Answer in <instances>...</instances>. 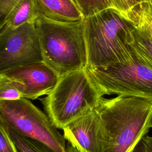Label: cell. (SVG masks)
<instances>
[{
    "label": "cell",
    "mask_w": 152,
    "mask_h": 152,
    "mask_svg": "<svg viewBox=\"0 0 152 152\" xmlns=\"http://www.w3.org/2000/svg\"><path fill=\"white\" fill-rule=\"evenodd\" d=\"M37 18L36 0H20L7 16L0 31L14 29L24 24L35 22Z\"/></svg>",
    "instance_id": "cell-11"
},
{
    "label": "cell",
    "mask_w": 152,
    "mask_h": 152,
    "mask_svg": "<svg viewBox=\"0 0 152 152\" xmlns=\"http://www.w3.org/2000/svg\"><path fill=\"white\" fill-rule=\"evenodd\" d=\"M35 26L43 60L59 76L87 67L83 20L62 23L37 17Z\"/></svg>",
    "instance_id": "cell-3"
},
{
    "label": "cell",
    "mask_w": 152,
    "mask_h": 152,
    "mask_svg": "<svg viewBox=\"0 0 152 152\" xmlns=\"http://www.w3.org/2000/svg\"><path fill=\"white\" fill-rule=\"evenodd\" d=\"M42 61L35 22L0 31V75L20 66Z\"/></svg>",
    "instance_id": "cell-7"
},
{
    "label": "cell",
    "mask_w": 152,
    "mask_h": 152,
    "mask_svg": "<svg viewBox=\"0 0 152 152\" xmlns=\"http://www.w3.org/2000/svg\"><path fill=\"white\" fill-rule=\"evenodd\" d=\"M100 97L84 68L60 76L52 91L40 100L52 124L62 130L86 113Z\"/></svg>",
    "instance_id": "cell-4"
},
{
    "label": "cell",
    "mask_w": 152,
    "mask_h": 152,
    "mask_svg": "<svg viewBox=\"0 0 152 152\" xmlns=\"http://www.w3.org/2000/svg\"><path fill=\"white\" fill-rule=\"evenodd\" d=\"M114 8L122 15L129 11L136 4L137 0H112Z\"/></svg>",
    "instance_id": "cell-18"
},
{
    "label": "cell",
    "mask_w": 152,
    "mask_h": 152,
    "mask_svg": "<svg viewBox=\"0 0 152 152\" xmlns=\"http://www.w3.org/2000/svg\"><path fill=\"white\" fill-rule=\"evenodd\" d=\"M95 107L100 152H132L152 128V103L145 99L100 97Z\"/></svg>",
    "instance_id": "cell-1"
},
{
    "label": "cell",
    "mask_w": 152,
    "mask_h": 152,
    "mask_svg": "<svg viewBox=\"0 0 152 152\" xmlns=\"http://www.w3.org/2000/svg\"><path fill=\"white\" fill-rule=\"evenodd\" d=\"M122 16L135 28L152 38V0H142L137 3Z\"/></svg>",
    "instance_id": "cell-12"
},
{
    "label": "cell",
    "mask_w": 152,
    "mask_h": 152,
    "mask_svg": "<svg viewBox=\"0 0 152 152\" xmlns=\"http://www.w3.org/2000/svg\"><path fill=\"white\" fill-rule=\"evenodd\" d=\"M83 17L94 15L108 8H114L112 0H75Z\"/></svg>",
    "instance_id": "cell-14"
},
{
    "label": "cell",
    "mask_w": 152,
    "mask_h": 152,
    "mask_svg": "<svg viewBox=\"0 0 152 152\" xmlns=\"http://www.w3.org/2000/svg\"><path fill=\"white\" fill-rule=\"evenodd\" d=\"M22 97L14 83L5 75H0V101L14 100Z\"/></svg>",
    "instance_id": "cell-15"
},
{
    "label": "cell",
    "mask_w": 152,
    "mask_h": 152,
    "mask_svg": "<svg viewBox=\"0 0 152 152\" xmlns=\"http://www.w3.org/2000/svg\"><path fill=\"white\" fill-rule=\"evenodd\" d=\"M2 75L14 83L22 97L31 100L48 94L60 77L44 61L20 66Z\"/></svg>",
    "instance_id": "cell-8"
},
{
    "label": "cell",
    "mask_w": 152,
    "mask_h": 152,
    "mask_svg": "<svg viewBox=\"0 0 152 152\" xmlns=\"http://www.w3.org/2000/svg\"><path fill=\"white\" fill-rule=\"evenodd\" d=\"M0 118L19 134L42 142L56 152H67L64 135L28 99L0 101Z\"/></svg>",
    "instance_id": "cell-6"
},
{
    "label": "cell",
    "mask_w": 152,
    "mask_h": 152,
    "mask_svg": "<svg viewBox=\"0 0 152 152\" xmlns=\"http://www.w3.org/2000/svg\"><path fill=\"white\" fill-rule=\"evenodd\" d=\"M132 152H152V135L145 136Z\"/></svg>",
    "instance_id": "cell-19"
},
{
    "label": "cell",
    "mask_w": 152,
    "mask_h": 152,
    "mask_svg": "<svg viewBox=\"0 0 152 152\" xmlns=\"http://www.w3.org/2000/svg\"><path fill=\"white\" fill-rule=\"evenodd\" d=\"M86 69L101 97H136L152 103V68L134 50L127 62Z\"/></svg>",
    "instance_id": "cell-5"
},
{
    "label": "cell",
    "mask_w": 152,
    "mask_h": 152,
    "mask_svg": "<svg viewBox=\"0 0 152 152\" xmlns=\"http://www.w3.org/2000/svg\"><path fill=\"white\" fill-rule=\"evenodd\" d=\"M141 1H142V0H137V3H138V2H139Z\"/></svg>",
    "instance_id": "cell-21"
},
{
    "label": "cell",
    "mask_w": 152,
    "mask_h": 152,
    "mask_svg": "<svg viewBox=\"0 0 152 152\" xmlns=\"http://www.w3.org/2000/svg\"><path fill=\"white\" fill-rule=\"evenodd\" d=\"M0 152H16L8 136L0 122Z\"/></svg>",
    "instance_id": "cell-17"
},
{
    "label": "cell",
    "mask_w": 152,
    "mask_h": 152,
    "mask_svg": "<svg viewBox=\"0 0 152 152\" xmlns=\"http://www.w3.org/2000/svg\"><path fill=\"white\" fill-rule=\"evenodd\" d=\"M19 1L0 0V30L4 23L7 16Z\"/></svg>",
    "instance_id": "cell-16"
},
{
    "label": "cell",
    "mask_w": 152,
    "mask_h": 152,
    "mask_svg": "<svg viewBox=\"0 0 152 152\" xmlns=\"http://www.w3.org/2000/svg\"><path fill=\"white\" fill-rule=\"evenodd\" d=\"M86 68L125 63L133 56V26L115 8L84 18Z\"/></svg>",
    "instance_id": "cell-2"
},
{
    "label": "cell",
    "mask_w": 152,
    "mask_h": 152,
    "mask_svg": "<svg viewBox=\"0 0 152 152\" xmlns=\"http://www.w3.org/2000/svg\"><path fill=\"white\" fill-rule=\"evenodd\" d=\"M0 122L16 152H56L45 144L19 134L1 118ZM67 152H78V151L75 147L68 142Z\"/></svg>",
    "instance_id": "cell-10"
},
{
    "label": "cell",
    "mask_w": 152,
    "mask_h": 152,
    "mask_svg": "<svg viewBox=\"0 0 152 152\" xmlns=\"http://www.w3.org/2000/svg\"><path fill=\"white\" fill-rule=\"evenodd\" d=\"M131 47L137 54L152 68V38L134 27Z\"/></svg>",
    "instance_id": "cell-13"
},
{
    "label": "cell",
    "mask_w": 152,
    "mask_h": 152,
    "mask_svg": "<svg viewBox=\"0 0 152 152\" xmlns=\"http://www.w3.org/2000/svg\"><path fill=\"white\" fill-rule=\"evenodd\" d=\"M77 150H78V152H84V151H83V150H80V149H78V148H77Z\"/></svg>",
    "instance_id": "cell-20"
},
{
    "label": "cell",
    "mask_w": 152,
    "mask_h": 152,
    "mask_svg": "<svg viewBox=\"0 0 152 152\" xmlns=\"http://www.w3.org/2000/svg\"><path fill=\"white\" fill-rule=\"evenodd\" d=\"M37 17L56 22L74 23L84 17L75 0H36Z\"/></svg>",
    "instance_id": "cell-9"
}]
</instances>
